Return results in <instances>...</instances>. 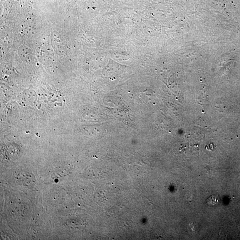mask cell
Wrapping results in <instances>:
<instances>
[{"mask_svg": "<svg viewBox=\"0 0 240 240\" xmlns=\"http://www.w3.org/2000/svg\"><path fill=\"white\" fill-rule=\"evenodd\" d=\"M220 202V198L218 196L214 195L208 198L207 204L209 206H214L218 204Z\"/></svg>", "mask_w": 240, "mask_h": 240, "instance_id": "obj_1", "label": "cell"}, {"mask_svg": "<svg viewBox=\"0 0 240 240\" xmlns=\"http://www.w3.org/2000/svg\"><path fill=\"white\" fill-rule=\"evenodd\" d=\"M187 229L189 231H191L192 232H194L195 231L196 229L194 227L193 224H189L187 226Z\"/></svg>", "mask_w": 240, "mask_h": 240, "instance_id": "obj_2", "label": "cell"}]
</instances>
